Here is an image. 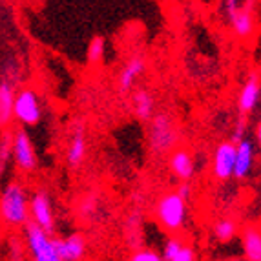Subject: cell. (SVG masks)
<instances>
[{
  "mask_svg": "<svg viewBox=\"0 0 261 261\" xmlns=\"http://www.w3.org/2000/svg\"><path fill=\"white\" fill-rule=\"evenodd\" d=\"M30 223V192L20 181H9L0 190V225L18 230Z\"/></svg>",
  "mask_w": 261,
  "mask_h": 261,
  "instance_id": "obj_1",
  "label": "cell"
},
{
  "mask_svg": "<svg viewBox=\"0 0 261 261\" xmlns=\"http://www.w3.org/2000/svg\"><path fill=\"white\" fill-rule=\"evenodd\" d=\"M146 134H148L150 152L157 157L168 155L175 146H179V141H181V134L174 117L166 112L153 113V117L148 121Z\"/></svg>",
  "mask_w": 261,
  "mask_h": 261,
  "instance_id": "obj_2",
  "label": "cell"
},
{
  "mask_svg": "<svg viewBox=\"0 0 261 261\" xmlns=\"http://www.w3.org/2000/svg\"><path fill=\"white\" fill-rule=\"evenodd\" d=\"M153 214L161 228L170 234H177L188 223V201H185L175 190L165 192L155 201Z\"/></svg>",
  "mask_w": 261,
  "mask_h": 261,
  "instance_id": "obj_3",
  "label": "cell"
},
{
  "mask_svg": "<svg viewBox=\"0 0 261 261\" xmlns=\"http://www.w3.org/2000/svg\"><path fill=\"white\" fill-rule=\"evenodd\" d=\"M42 100L33 88H18L13 100V121L22 128L37 126L42 121Z\"/></svg>",
  "mask_w": 261,
  "mask_h": 261,
  "instance_id": "obj_4",
  "label": "cell"
},
{
  "mask_svg": "<svg viewBox=\"0 0 261 261\" xmlns=\"http://www.w3.org/2000/svg\"><path fill=\"white\" fill-rule=\"evenodd\" d=\"M22 228H24V243L31 261H62L55 252L51 234L31 221L26 223Z\"/></svg>",
  "mask_w": 261,
  "mask_h": 261,
  "instance_id": "obj_5",
  "label": "cell"
},
{
  "mask_svg": "<svg viewBox=\"0 0 261 261\" xmlns=\"http://www.w3.org/2000/svg\"><path fill=\"white\" fill-rule=\"evenodd\" d=\"M11 161L22 174H33L39 168V157L30 134L24 128L11 134Z\"/></svg>",
  "mask_w": 261,
  "mask_h": 261,
  "instance_id": "obj_6",
  "label": "cell"
},
{
  "mask_svg": "<svg viewBox=\"0 0 261 261\" xmlns=\"http://www.w3.org/2000/svg\"><path fill=\"white\" fill-rule=\"evenodd\" d=\"M30 221L48 234L55 232V210L51 196L46 188H37L30 196Z\"/></svg>",
  "mask_w": 261,
  "mask_h": 261,
  "instance_id": "obj_7",
  "label": "cell"
},
{
  "mask_svg": "<svg viewBox=\"0 0 261 261\" xmlns=\"http://www.w3.org/2000/svg\"><path fill=\"white\" fill-rule=\"evenodd\" d=\"M146 68H148V64H146L144 55L134 53V55L124 62L121 71H119V77H117L119 93H121V95H130L135 88H137V83L141 81V77L146 73Z\"/></svg>",
  "mask_w": 261,
  "mask_h": 261,
  "instance_id": "obj_8",
  "label": "cell"
},
{
  "mask_svg": "<svg viewBox=\"0 0 261 261\" xmlns=\"http://www.w3.org/2000/svg\"><path fill=\"white\" fill-rule=\"evenodd\" d=\"M234 155H236V143L232 141H221L218 143L212 153V175L219 183L230 181L234 174Z\"/></svg>",
  "mask_w": 261,
  "mask_h": 261,
  "instance_id": "obj_9",
  "label": "cell"
},
{
  "mask_svg": "<svg viewBox=\"0 0 261 261\" xmlns=\"http://www.w3.org/2000/svg\"><path fill=\"white\" fill-rule=\"evenodd\" d=\"M168 168L177 181H192L197 172V159L190 148L175 146L168 153Z\"/></svg>",
  "mask_w": 261,
  "mask_h": 261,
  "instance_id": "obj_10",
  "label": "cell"
},
{
  "mask_svg": "<svg viewBox=\"0 0 261 261\" xmlns=\"http://www.w3.org/2000/svg\"><path fill=\"white\" fill-rule=\"evenodd\" d=\"M53 247L62 261H84L88 254V241L83 234L71 232L64 238H53Z\"/></svg>",
  "mask_w": 261,
  "mask_h": 261,
  "instance_id": "obj_11",
  "label": "cell"
},
{
  "mask_svg": "<svg viewBox=\"0 0 261 261\" xmlns=\"http://www.w3.org/2000/svg\"><path fill=\"white\" fill-rule=\"evenodd\" d=\"M261 99V81H259V71L254 70L252 73L245 79V83L241 84L240 93H238V112L247 117L252 115L259 106Z\"/></svg>",
  "mask_w": 261,
  "mask_h": 261,
  "instance_id": "obj_12",
  "label": "cell"
},
{
  "mask_svg": "<svg viewBox=\"0 0 261 261\" xmlns=\"http://www.w3.org/2000/svg\"><path fill=\"white\" fill-rule=\"evenodd\" d=\"M86 155H88L86 126H84V122L77 121L73 130H71L68 146H66V165L70 166L71 170L81 168L83 163L86 161Z\"/></svg>",
  "mask_w": 261,
  "mask_h": 261,
  "instance_id": "obj_13",
  "label": "cell"
},
{
  "mask_svg": "<svg viewBox=\"0 0 261 261\" xmlns=\"http://www.w3.org/2000/svg\"><path fill=\"white\" fill-rule=\"evenodd\" d=\"M254 166H256V146H254L252 139H245L236 143V155H234V174L232 179L238 181H245L252 175Z\"/></svg>",
  "mask_w": 261,
  "mask_h": 261,
  "instance_id": "obj_14",
  "label": "cell"
},
{
  "mask_svg": "<svg viewBox=\"0 0 261 261\" xmlns=\"http://www.w3.org/2000/svg\"><path fill=\"white\" fill-rule=\"evenodd\" d=\"M230 31L234 33L236 39L240 40H250L256 35V9H248V8H241L234 13H230L228 17H225Z\"/></svg>",
  "mask_w": 261,
  "mask_h": 261,
  "instance_id": "obj_15",
  "label": "cell"
},
{
  "mask_svg": "<svg viewBox=\"0 0 261 261\" xmlns=\"http://www.w3.org/2000/svg\"><path fill=\"white\" fill-rule=\"evenodd\" d=\"M132 108H134L135 117L143 122H148L155 113L157 100L155 95L150 92L148 88H135L134 92L130 93Z\"/></svg>",
  "mask_w": 261,
  "mask_h": 261,
  "instance_id": "obj_16",
  "label": "cell"
},
{
  "mask_svg": "<svg viewBox=\"0 0 261 261\" xmlns=\"http://www.w3.org/2000/svg\"><path fill=\"white\" fill-rule=\"evenodd\" d=\"M15 92H17V84L8 79H0V132L6 130L13 122Z\"/></svg>",
  "mask_w": 261,
  "mask_h": 261,
  "instance_id": "obj_17",
  "label": "cell"
},
{
  "mask_svg": "<svg viewBox=\"0 0 261 261\" xmlns=\"http://www.w3.org/2000/svg\"><path fill=\"white\" fill-rule=\"evenodd\" d=\"M241 248L245 261H261V232L257 225H247L241 230Z\"/></svg>",
  "mask_w": 261,
  "mask_h": 261,
  "instance_id": "obj_18",
  "label": "cell"
},
{
  "mask_svg": "<svg viewBox=\"0 0 261 261\" xmlns=\"http://www.w3.org/2000/svg\"><path fill=\"white\" fill-rule=\"evenodd\" d=\"M106 51H108V40L105 37L95 35L86 48V62L90 68H100L106 61Z\"/></svg>",
  "mask_w": 261,
  "mask_h": 261,
  "instance_id": "obj_19",
  "label": "cell"
},
{
  "mask_svg": "<svg viewBox=\"0 0 261 261\" xmlns=\"http://www.w3.org/2000/svg\"><path fill=\"white\" fill-rule=\"evenodd\" d=\"M238 232H240L238 223H236L234 218H228V216L218 218L212 226V234L216 238V241H219V243H230V241H234Z\"/></svg>",
  "mask_w": 261,
  "mask_h": 261,
  "instance_id": "obj_20",
  "label": "cell"
},
{
  "mask_svg": "<svg viewBox=\"0 0 261 261\" xmlns=\"http://www.w3.org/2000/svg\"><path fill=\"white\" fill-rule=\"evenodd\" d=\"M9 161H11V134L2 130L0 134V177L8 168Z\"/></svg>",
  "mask_w": 261,
  "mask_h": 261,
  "instance_id": "obj_21",
  "label": "cell"
},
{
  "mask_svg": "<svg viewBox=\"0 0 261 261\" xmlns=\"http://www.w3.org/2000/svg\"><path fill=\"white\" fill-rule=\"evenodd\" d=\"M257 0H221V13L225 17H228L230 13L238 11L241 8H248V9H256Z\"/></svg>",
  "mask_w": 261,
  "mask_h": 261,
  "instance_id": "obj_22",
  "label": "cell"
},
{
  "mask_svg": "<svg viewBox=\"0 0 261 261\" xmlns=\"http://www.w3.org/2000/svg\"><path fill=\"white\" fill-rule=\"evenodd\" d=\"M128 261H163L161 254L153 250L150 247H141V248H135L134 252L130 254Z\"/></svg>",
  "mask_w": 261,
  "mask_h": 261,
  "instance_id": "obj_23",
  "label": "cell"
},
{
  "mask_svg": "<svg viewBox=\"0 0 261 261\" xmlns=\"http://www.w3.org/2000/svg\"><path fill=\"white\" fill-rule=\"evenodd\" d=\"M168 261H197V252H196V248H194V245H192V243L185 241L183 247L179 248L177 252H175L174 256L170 257Z\"/></svg>",
  "mask_w": 261,
  "mask_h": 261,
  "instance_id": "obj_24",
  "label": "cell"
},
{
  "mask_svg": "<svg viewBox=\"0 0 261 261\" xmlns=\"http://www.w3.org/2000/svg\"><path fill=\"white\" fill-rule=\"evenodd\" d=\"M247 134H248V121H247V117H243L241 115L238 121H236V126H234V134H232V143H238V141H241V139H245L247 137Z\"/></svg>",
  "mask_w": 261,
  "mask_h": 261,
  "instance_id": "obj_25",
  "label": "cell"
},
{
  "mask_svg": "<svg viewBox=\"0 0 261 261\" xmlns=\"http://www.w3.org/2000/svg\"><path fill=\"white\" fill-rule=\"evenodd\" d=\"M175 192H177L179 196L183 197L185 201H190L192 196H194V187H192V181H179Z\"/></svg>",
  "mask_w": 261,
  "mask_h": 261,
  "instance_id": "obj_26",
  "label": "cell"
},
{
  "mask_svg": "<svg viewBox=\"0 0 261 261\" xmlns=\"http://www.w3.org/2000/svg\"><path fill=\"white\" fill-rule=\"evenodd\" d=\"M9 256H11V261H22L24 257V250H22L18 245H11V250H9Z\"/></svg>",
  "mask_w": 261,
  "mask_h": 261,
  "instance_id": "obj_27",
  "label": "cell"
},
{
  "mask_svg": "<svg viewBox=\"0 0 261 261\" xmlns=\"http://www.w3.org/2000/svg\"><path fill=\"white\" fill-rule=\"evenodd\" d=\"M259 139H261V122L257 121L256 122V141L259 143Z\"/></svg>",
  "mask_w": 261,
  "mask_h": 261,
  "instance_id": "obj_28",
  "label": "cell"
},
{
  "mask_svg": "<svg viewBox=\"0 0 261 261\" xmlns=\"http://www.w3.org/2000/svg\"><path fill=\"white\" fill-rule=\"evenodd\" d=\"M228 261H245V259H240V257H232V259H228Z\"/></svg>",
  "mask_w": 261,
  "mask_h": 261,
  "instance_id": "obj_29",
  "label": "cell"
},
{
  "mask_svg": "<svg viewBox=\"0 0 261 261\" xmlns=\"http://www.w3.org/2000/svg\"><path fill=\"white\" fill-rule=\"evenodd\" d=\"M0 243H2V230H0Z\"/></svg>",
  "mask_w": 261,
  "mask_h": 261,
  "instance_id": "obj_30",
  "label": "cell"
}]
</instances>
